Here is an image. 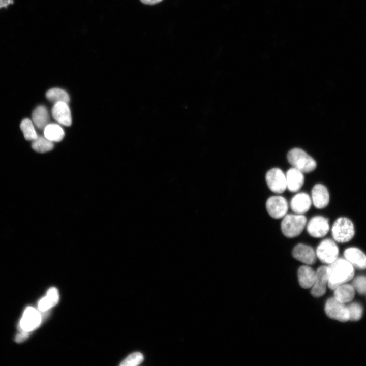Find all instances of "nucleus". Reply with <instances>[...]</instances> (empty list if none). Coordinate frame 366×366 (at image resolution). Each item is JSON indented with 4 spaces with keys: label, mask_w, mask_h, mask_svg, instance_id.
Wrapping results in <instances>:
<instances>
[{
    "label": "nucleus",
    "mask_w": 366,
    "mask_h": 366,
    "mask_svg": "<svg viewBox=\"0 0 366 366\" xmlns=\"http://www.w3.org/2000/svg\"><path fill=\"white\" fill-rule=\"evenodd\" d=\"M328 286L334 290L351 280L354 274L353 266L345 258H338L328 266Z\"/></svg>",
    "instance_id": "1"
},
{
    "label": "nucleus",
    "mask_w": 366,
    "mask_h": 366,
    "mask_svg": "<svg viewBox=\"0 0 366 366\" xmlns=\"http://www.w3.org/2000/svg\"><path fill=\"white\" fill-rule=\"evenodd\" d=\"M40 313L32 307L24 311L19 324L20 333L16 338L18 342L24 341L28 336V333L37 328L41 322Z\"/></svg>",
    "instance_id": "2"
},
{
    "label": "nucleus",
    "mask_w": 366,
    "mask_h": 366,
    "mask_svg": "<svg viewBox=\"0 0 366 366\" xmlns=\"http://www.w3.org/2000/svg\"><path fill=\"white\" fill-rule=\"evenodd\" d=\"M355 232V227L352 221L345 217L338 218L331 228L333 239L339 243H345L350 241L354 236Z\"/></svg>",
    "instance_id": "3"
},
{
    "label": "nucleus",
    "mask_w": 366,
    "mask_h": 366,
    "mask_svg": "<svg viewBox=\"0 0 366 366\" xmlns=\"http://www.w3.org/2000/svg\"><path fill=\"white\" fill-rule=\"evenodd\" d=\"M287 159L295 168L303 173H309L314 170L317 164L314 159L306 152L299 148H294L287 154Z\"/></svg>",
    "instance_id": "4"
},
{
    "label": "nucleus",
    "mask_w": 366,
    "mask_h": 366,
    "mask_svg": "<svg viewBox=\"0 0 366 366\" xmlns=\"http://www.w3.org/2000/svg\"><path fill=\"white\" fill-rule=\"evenodd\" d=\"M306 223L307 218L302 214L286 215L281 222V230L288 238L296 237L302 232Z\"/></svg>",
    "instance_id": "5"
},
{
    "label": "nucleus",
    "mask_w": 366,
    "mask_h": 366,
    "mask_svg": "<svg viewBox=\"0 0 366 366\" xmlns=\"http://www.w3.org/2000/svg\"><path fill=\"white\" fill-rule=\"evenodd\" d=\"M339 248L333 239L323 240L316 249V256L322 262L330 264L335 261L339 255Z\"/></svg>",
    "instance_id": "6"
},
{
    "label": "nucleus",
    "mask_w": 366,
    "mask_h": 366,
    "mask_svg": "<svg viewBox=\"0 0 366 366\" xmlns=\"http://www.w3.org/2000/svg\"><path fill=\"white\" fill-rule=\"evenodd\" d=\"M325 311L326 315L331 319L341 322H346L350 320L348 307L334 297L326 301Z\"/></svg>",
    "instance_id": "7"
},
{
    "label": "nucleus",
    "mask_w": 366,
    "mask_h": 366,
    "mask_svg": "<svg viewBox=\"0 0 366 366\" xmlns=\"http://www.w3.org/2000/svg\"><path fill=\"white\" fill-rule=\"evenodd\" d=\"M265 179L268 188L274 193H282L287 188L286 175L279 168H273L268 171Z\"/></svg>",
    "instance_id": "8"
},
{
    "label": "nucleus",
    "mask_w": 366,
    "mask_h": 366,
    "mask_svg": "<svg viewBox=\"0 0 366 366\" xmlns=\"http://www.w3.org/2000/svg\"><path fill=\"white\" fill-rule=\"evenodd\" d=\"M266 208L268 214L274 219L283 218L287 214L288 204L286 199L281 196L269 197L266 202Z\"/></svg>",
    "instance_id": "9"
},
{
    "label": "nucleus",
    "mask_w": 366,
    "mask_h": 366,
    "mask_svg": "<svg viewBox=\"0 0 366 366\" xmlns=\"http://www.w3.org/2000/svg\"><path fill=\"white\" fill-rule=\"evenodd\" d=\"M330 229L328 219L324 217L317 216L308 222L307 230L312 237L321 238L325 236Z\"/></svg>",
    "instance_id": "10"
},
{
    "label": "nucleus",
    "mask_w": 366,
    "mask_h": 366,
    "mask_svg": "<svg viewBox=\"0 0 366 366\" xmlns=\"http://www.w3.org/2000/svg\"><path fill=\"white\" fill-rule=\"evenodd\" d=\"M329 277L328 266H322L316 272V279L312 287L311 294L315 297H320L326 292Z\"/></svg>",
    "instance_id": "11"
},
{
    "label": "nucleus",
    "mask_w": 366,
    "mask_h": 366,
    "mask_svg": "<svg viewBox=\"0 0 366 366\" xmlns=\"http://www.w3.org/2000/svg\"><path fill=\"white\" fill-rule=\"evenodd\" d=\"M292 255L299 261L308 265L313 264L316 260V254L310 246L299 243L293 249Z\"/></svg>",
    "instance_id": "12"
},
{
    "label": "nucleus",
    "mask_w": 366,
    "mask_h": 366,
    "mask_svg": "<svg viewBox=\"0 0 366 366\" xmlns=\"http://www.w3.org/2000/svg\"><path fill=\"white\" fill-rule=\"evenodd\" d=\"M312 202L317 208L326 207L329 202V193L327 188L322 184H316L311 192Z\"/></svg>",
    "instance_id": "13"
},
{
    "label": "nucleus",
    "mask_w": 366,
    "mask_h": 366,
    "mask_svg": "<svg viewBox=\"0 0 366 366\" xmlns=\"http://www.w3.org/2000/svg\"><path fill=\"white\" fill-rule=\"evenodd\" d=\"M52 115L59 124L66 126L71 125V111L67 103L63 102L55 103L52 109Z\"/></svg>",
    "instance_id": "14"
},
{
    "label": "nucleus",
    "mask_w": 366,
    "mask_h": 366,
    "mask_svg": "<svg viewBox=\"0 0 366 366\" xmlns=\"http://www.w3.org/2000/svg\"><path fill=\"white\" fill-rule=\"evenodd\" d=\"M344 256L353 266L360 269H366V255L360 249L349 247L345 250Z\"/></svg>",
    "instance_id": "15"
},
{
    "label": "nucleus",
    "mask_w": 366,
    "mask_h": 366,
    "mask_svg": "<svg viewBox=\"0 0 366 366\" xmlns=\"http://www.w3.org/2000/svg\"><path fill=\"white\" fill-rule=\"evenodd\" d=\"M312 199L310 196L304 192L296 194L291 199L290 207L291 209L297 214L307 212L310 208Z\"/></svg>",
    "instance_id": "16"
},
{
    "label": "nucleus",
    "mask_w": 366,
    "mask_h": 366,
    "mask_svg": "<svg viewBox=\"0 0 366 366\" xmlns=\"http://www.w3.org/2000/svg\"><path fill=\"white\" fill-rule=\"evenodd\" d=\"M287 188L292 192H297L302 187L304 180L303 172L293 167L286 174Z\"/></svg>",
    "instance_id": "17"
},
{
    "label": "nucleus",
    "mask_w": 366,
    "mask_h": 366,
    "mask_svg": "<svg viewBox=\"0 0 366 366\" xmlns=\"http://www.w3.org/2000/svg\"><path fill=\"white\" fill-rule=\"evenodd\" d=\"M298 279L299 283L302 288H311L315 281L316 272L308 266H302L298 270Z\"/></svg>",
    "instance_id": "18"
},
{
    "label": "nucleus",
    "mask_w": 366,
    "mask_h": 366,
    "mask_svg": "<svg viewBox=\"0 0 366 366\" xmlns=\"http://www.w3.org/2000/svg\"><path fill=\"white\" fill-rule=\"evenodd\" d=\"M334 290V297L341 302H349L354 298L355 289L351 285L345 283L339 285Z\"/></svg>",
    "instance_id": "19"
},
{
    "label": "nucleus",
    "mask_w": 366,
    "mask_h": 366,
    "mask_svg": "<svg viewBox=\"0 0 366 366\" xmlns=\"http://www.w3.org/2000/svg\"><path fill=\"white\" fill-rule=\"evenodd\" d=\"M59 300L58 290L55 287L48 289L46 296L43 297L38 302V309L45 312L56 305Z\"/></svg>",
    "instance_id": "20"
},
{
    "label": "nucleus",
    "mask_w": 366,
    "mask_h": 366,
    "mask_svg": "<svg viewBox=\"0 0 366 366\" xmlns=\"http://www.w3.org/2000/svg\"><path fill=\"white\" fill-rule=\"evenodd\" d=\"M49 117L46 108L40 105L37 107L33 112V122L39 129L44 130L48 124Z\"/></svg>",
    "instance_id": "21"
},
{
    "label": "nucleus",
    "mask_w": 366,
    "mask_h": 366,
    "mask_svg": "<svg viewBox=\"0 0 366 366\" xmlns=\"http://www.w3.org/2000/svg\"><path fill=\"white\" fill-rule=\"evenodd\" d=\"M44 136L53 142H59L64 137L62 128L56 124H48L44 129Z\"/></svg>",
    "instance_id": "22"
},
{
    "label": "nucleus",
    "mask_w": 366,
    "mask_h": 366,
    "mask_svg": "<svg viewBox=\"0 0 366 366\" xmlns=\"http://www.w3.org/2000/svg\"><path fill=\"white\" fill-rule=\"evenodd\" d=\"M53 142L48 139L45 136H38L33 140L32 147L37 152L44 153L49 151L53 148Z\"/></svg>",
    "instance_id": "23"
},
{
    "label": "nucleus",
    "mask_w": 366,
    "mask_h": 366,
    "mask_svg": "<svg viewBox=\"0 0 366 366\" xmlns=\"http://www.w3.org/2000/svg\"><path fill=\"white\" fill-rule=\"evenodd\" d=\"M46 96L49 100L55 103L63 102L68 104L70 101L67 92L58 88L50 89L46 93Z\"/></svg>",
    "instance_id": "24"
},
{
    "label": "nucleus",
    "mask_w": 366,
    "mask_h": 366,
    "mask_svg": "<svg viewBox=\"0 0 366 366\" xmlns=\"http://www.w3.org/2000/svg\"><path fill=\"white\" fill-rule=\"evenodd\" d=\"M20 128L24 138L27 140H34L38 137L33 122L28 118L23 119L20 124Z\"/></svg>",
    "instance_id": "25"
},
{
    "label": "nucleus",
    "mask_w": 366,
    "mask_h": 366,
    "mask_svg": "<svg viewBox=\"0 0 366 366\" xmlns=\"http://www.w3.org/2000/svg\"><path fill=\"white\" fill-rule=\"evenodd\" d=\"M143 355L139 352L130 354L120 364L121 366H136L140 364L143 360Z\"/></svg>",
    "instance_id": "26"
},
{
    "label": "nucleus",
    "mask_w": 366,
    "mask_h": 366,
    "mask_svg": "<svg viewBox=\"0 0 366 366\" xmlns=\"http://www.w3.org/2000/svg\"><path fill=\"white\" fill-rule=\"evenodd\" d=\"M348 307L349 313V319L353 321H357L362 317L363 309L358 303H351Z\"/></svg>",
    "instance_id": "27"
},
{
    "label": "nucleus",
    "mask_w": 366,
    "mask_h": 366,
    "mask_svg": "<svg viewBox=\"0 0 366 366\" xmlns=\"http://www.w3.org/2000/svg\"><path fill=\"white\" fill-rule=\"evenodd\" d=\"M352 286L359 293L366 294V276H359L355 278Z\"/></svg>",
    "instance_id": "28"
},
{
    "label": "nucleus",
    "mask_w": 366,
    "mask_h": 366,
    "mask_svg": "<svg viewBox=\"0 0 366 366\" xmlns=\"http://www.w3.org/2000/svg\"><path fill=\"white\" fill-rule=\"evenodd\" d=\"M13 3V0H0V8L7 7L9 4Z\"/></svg>",
    "instance_id": "29"
},
{
    "label": "nucleus",
    "mask_w": 366,
    "mask_h": 366,
    "mask_svg": "<svg viewBox=\"0 0 366 366\" xmlns=\"http://www.w3.org/2000/svg\"><path fill=\"white\" fill-rule=\"evenodd\" d=\"M163 0H140V1L145 4L147 5H154L160 3Z\"/></svg>",
    "instance_id": "30"
}]
</instances>
